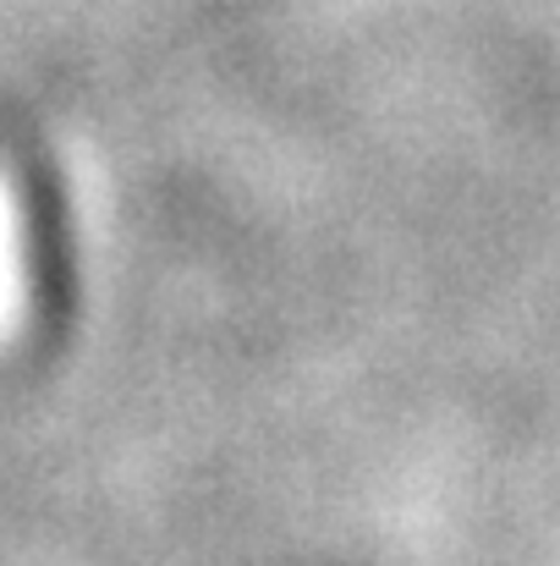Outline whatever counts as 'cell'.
Returning <instances> with one entry per match:
<instances>
[{
	"mask_svg": "<svg viewBox=\"0 0 560 566\" xmlns=\"http://www.w3.org/2000/svg\"><path fill=\"white\" fill-rule=\"evenodd\" d=\"M28 220H22V198L11 188V177L0 171V347L17 342L22 319H28Z\"/></svg>",
	"mask_w": 560,
	"mask_h": 566,
	"instance_id": "obj_1",
	"label": "cell"
}]
</instances>
